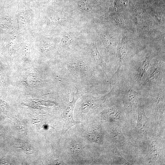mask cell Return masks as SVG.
I'll list each match as a JSON object with an SVG mask.
<instances>
[{"mask_svg": "<svg viewBox=\"0 0 165 165\" xmlns=\"http://www.w3.org/2000/svg\"><path fill=\"white\" fill-rule=\"evenodd\" d=\"M148 128V120L143 108L141 107L138 110V120L136 128L137 129L144 131H147Z\"/></svg>", "mask_w": 165, "mask_h": 165, "instance_id": "4", "label": "cell"}, {"mask_svg": "<svg viewBox=\"0 0 165 165\" xmlns=\"http://www.w3.org/2000/svg\"><path fill=\"white\" fill-rule=\"evenodd\" d=\"M87 137L90 141L93 142L99 143L102 142V138L100 134L95 132L88 134Z\"/></svg>", "mask_w": 165, "mask_h": 165, "instance_id": "11", "label": "cell"}, {"mask_svg": "<svg viewBox=\"0 0 165 165\" xmlns=\"http://www.w3.org/2000/svg\"><path fill=\"white\" fill-rule=\"evenodd\" d=\"M19 23L21 26H23L26 23V20L22 15L19 16Z\"/></svg>", "mask_w": 165, "mask_h": 165, "instance_id": "15", "label": "cell"}, {"mask_svg": "<svg viewBox=\"0 0 165 165\" xmlns=\"http://www.w3.org/2000/svg\"><path fill=\"white\" fill-rule=\"evenodd\" d=\"M72 152L74 154H78L80 151V148L75 143H72L70 146Z\"/></svg>", "mask_w": 165, "mask_h": 165, "instance_id": "14", "label": "cell"}, {"mask_svg": "<svg viewBox=\"0 0 165 165\" xmlns=\"http://www.w3.org/2000/svg\"><path fill=\"white\" fill-rule=\"evenodd\" d=\"M113 140L116 142L120 143H125L127 140L123 136L120 129L118 127L114 129L111 135Z\"/></svg>", "mask_w": 165, "mask_h": 165, "instance_id": "7", "label": "cell"}, {"mask_svg": "<svg viewBox=\"0 0 165 165\" xmlns=\"http://www.w3.org/2000/svg\"><path fill=\"white\" fill-rule=\"evenodd\" d=\"M105 113L109 117L114 120L118 119L120 117V112L117 107L114 106L106 110Z\"/></svg>", "mask_w": 165, "mask_h": 165, "instance_id": "9", "label": "cell"}, {"mask_svg": "<svg viewBox=\"0 0 165 165\" xmlns=\"http://www.w3.org/2000/svg\"><path fill=\"white\" fill-rule=\"evenodd\" d=\"M72 40L68 36H65L62 39L61 45V47H66L70 45Z\"/></svg>", "mask_w": 165, "mask_h": 165, "instance_id": "13", "label": "cell"}, {"mask_svg": "<svg viewBox=\"0 0 165 165\" xmlns=\"http://www.w3.org/2000/svg\"><path fill=\"white\" fill-rule=\"evenodd\" d=\"M150 62L148 59H146L140 65L137 72V77L139 80H142L149 67Z\"/></svg>", "mask_w": 165, "mask_h": 165, "instance_id": "8", "label": "cell"}, {"mask_svg": "<svg viewBox=\"0 0 165 165\" xmlns=\"http://www.w3.org/2000/svg\"><path fill=\"white\" fill-rule=\"evenodd\" d=\"M124 100L131 107L135 106L137 100V93L132 88L126 87L123 89Z\"/></svg>", "mask_w": 165, "mask_h": 165, "instance_id": "2", "label": "cell"}, {"mask_svg": "<svg viewBox=\"0 0 165 165\" xmlns=\"http://www.w3.org/2000/svg\"><path fill=\"white\" fill-rule=\"evenodd\" d=\"M117 3L121 4H125L127 0H117Z\"/></svg>", "mask_w": 165, "mask_h": 165, "instance_id": "16", "label": "cell"}, {"mask_svg": "<svg viewBox=\"0 0 165 165\" xmlns=\"http://www.w3.org/2000/svg\"><path fill=\"white\" fill-rule=\"evenodd\" d=\"M79 98L78 94H74L72 100L69 103L64 112L63 119L65 123L62 131L63 134L71 128L80 123L74 120L73 117L74 107Z\"/></svg>", "mask_w": 165, "mask_h": 165, "instance_id": "1", "label": "cell"}, {"mask_svg": "<svg viewBox=\"0 0 165 165\" xmlns=\"http://www.w3.org/2000/svg\"><path fill=\"white\" fill-rule=\"evenodd\" d=\"M69 67L70 70L76 73L82 74L86 70L85 63L82 60H76L71 62Z\"/></svg>", "mask_w": 165, "mask_h": 165, "instance_id": "6", "label": "cell"}, {"mask_svg": "<svg viewBox=\"0 0 165 165\" xmlns=\"http://www.w3.org/2000/svg\"><path fill=\"white\" fill-rule=\"evenodd\" d=\"M151 150L152 158L154 161H156L158 159L160 154L159 146L156 142L154 141L152 143Z\"/></svg>", "mask_w": 165, "mask_h": 165, "instance_id": "10", "label": "cell"}, {"mask_svg": "<svg viewBox=\"0 0 165 165\" xmlns=\"http://www.w3.org/2000/svg\"><path fill=\"white\" fill-rule=\"evenodd\" d=\"M95 102L87 100L82 103L81 106V110L83 113H86L90 110L93 104Z\"/></svg>", "mask_w": 165, "mask_h": 165, "instance_id": "12", "label": "cell"}, {"mask_svg": "<svg viewBox=\"0 0 165 165\" xmlns=\"http://www.w3.org/2000/svg\"><path fill=\"white\" fill-rule=\"evenodd\" d=\"M161 74L160 65L156 64L153 66L146 79V83L151 84L156 81L160 77Z\"/></svg>", "mask_w": 165, "mask_h": 165, "instance_id": "5", "label": "cell"}, {"mask_svg": "<svg viewBox=\"0 0 165 165\" xmlns=\"http://www.w3.org/2000/svg\"><path fill=\"white\" fill-rule=\"evenodd\" d=\"M90 50L95 60L100 66L106 75L107 77L108 73V70L102 56L98 52L96 45L94 43L91 45Z\"/></svg>", "mask_w": 165, "mask_h": 165, "instance_id": "3", "label": "cell"}]
</instances>
